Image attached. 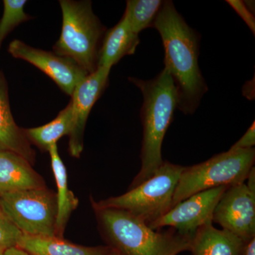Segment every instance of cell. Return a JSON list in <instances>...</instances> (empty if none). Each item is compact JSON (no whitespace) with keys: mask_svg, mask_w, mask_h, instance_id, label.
<instances>
[{"mask_svg":"<svg viewBox=\"0 0 255 255\" xmlns=\"http://www.w3.org/2000/svg\"><path fill=\"white\" fill-rule=\"evenodd\" d=\"M152 27L159 32L164 50V68L173 79L177 108L193 114L208 92L199 66V33L191 28L170 0L163 1Z\"/></svg>","mask_w":255,"mask_h":255,"instance_id":"obj_1","label":"cell"},{"mask_svg":"<svg viewBox=\"0 0 255 255\" xmlns=\"http://www.w3.org/2000/svg\"><path fill=\"white\" fill-rule=\"evenodd\" d=\"M143 97L140 118L143 127L141 168L129 189L138 186L152 175L163 164L162 146L164 135L174 120L177 95L173 79L165 68L149 80L128 78Z\"/></svg>","mask_w":255,"mask_h":255,"instance_id":"obj_2","label":"cell"},{"mask_svg":"<svg viewBox=\"0 0 255 255\" xmlns=\"http://www.w3.org/2000/svg\"><path fill=\"white\" fill-rule=\"evenodd\" d=\"M93 209L107 247L119 255H177L190 249L191 238L170 228L165 231L152 229L122 209Z\"/></svg>","mask_w":255,"mask_h":255,"instance_id":"obj_3","label":"cell"},{"mask_svg":"<svg viewBox=\"0 0 255 255\" xmlns=\"http://www.w3.org/2000/svg\"><path fill=\"white\" fill-rule=\"evenodd\" d=\"M61 33L53 46L57 55L73 60L88 74L97 70L99 52L107 28L92 10L91 1L60 0Z\"/></svg>","mask_w":255,"mask_h":255,"instance_id":"obj_4","label":"cell"},{"mask_svg":"<svg viewBox=\"0 0 255 255\" xmlns=\"http://www.w3.org/2000/svg\"><path fill=\"white\" fill-rule=\"evenodd\" d=\"M184 167L164 161L145 182L121 196L98 202L92 199V207L124 210L149 225L172 209L174 191Z\"/></svg>","mask_w":255,"mask_h":255,"instance_id":"obj_5","label":"cell"},{"mask_svg":"<svg viewBox=\"0 0 255 255\" xmlns=\"http://www.w3.org/2000/svg\"><path fill=\"white\" fill-rule=\"evenodd\" d=\"M254 147L229 150L201 163L184 167L173 196V206L196 193L246 182L254 167Z\"/></svg>","mask_w":255,"mask_h":255,"instance_id":"obj_6","label":"cell"},{"mask_svg":"<svg viewBox=\"0 0 255 255\" xmlns=\"http://www.w3.org/2000/svg\"><path fill=\"white\" fill-rule=\"evenodd\" d=\"M0 206L23 235L56 237L57 196L47 187L0 194Z\"/></svg>","mask_w":255,"mask_h":255,"instance_id":"obj_7","label":"cell"},{"mask_svg":"<svg viewBox=\"0 0 255 255\" xmlns=\"http://www.w3.org/2000/svg\"><path fill=\"white\" fill-rule=\"evenodd\" d=\"M228 187L213 188L189 196L150 223L152 229L170 228L182 236L192 238L197 230L213 223L215 208Z\"/></svg>","mask_w":255,"mask_h":255,"instance_id":"obj_8","label":"cell"},{"mask_svg":"<svg viewBox=\"0 0 255 255\" xmlns=\"http://www.w3.org/2000/svg\"><path fill=\"white\" fill-rule=\"evenodd\" d=\"M213 222L248 244L255 238V190L246 182L228 187L215 208Z\"/></svg>","mask_w":255,"mask_h":255,"instance_id":"obj_9","label":"cell"},{"mask_svg":"<svg viewBox=\"0 0 255 255\" xmlns=\"http://www.w3.org/2000/svg\"><path fill=\"white\" fill-rule=\"evenodd\" d=\"M8 52L14 58L25 60L39 69L70 97L79 82L89 75L70 58L33 48L20 40L11 41Z\"/></svg>","mask_w":255,"mask_h":255,"instance_id":"obj_10","label":"cell"},{"mask_svg":"<svg viewBox=\"0 0 255 255\" xmlns=\"http://www.w3.org/2000/svg\"><path fill=\"white\" fill-rule=\"evenodd\" d=\"M110 67H100L89 74L74 90L71 96L73 107V127L69 134V152L72 157L79 158L84 147L85 127L96 102L100 98L109 83Z\"/></svg>","mask_w":255,"mask_h":255,"instance_id":"obj_11","label":"cell"},{"mask_svg":"<svg viewBox=\"0 0 255 255\" xmlns=\"http://www.w3.org/2000/svg\"><path fill=\"white\" fill-rule=\"evenodd\" d=\"M7 151L22 156L33 164L36 152L32 148L23 128L18 127L10 109L8 84L0 71V152Z\"/></svg>","mask_w":255,"mask_h":255,"instance_id":"obj_12","label":"cell"},{"mask_svg":"<svg viewBox=\"0 0 255 255\" xmlns=\"http://www.w3.org/2000/svg\"><path fill=\"white\" fill-rule=\"evenodd\" d=\"M46 187L32 164L12 152H0V194Z\"/></svg>","mask_w":255,"mask_h":255,"instance_id":"obj_13","label":"cell"},{"mask_svg":"<svg viewBox=\"0 0 255 255\" xmlns=\"http://www.w3.org/2000/svg\"><path fill=\"white\" fill-rule=\"evenodd\" d=\"M246 246L236 235L209 223L191 238L189 251L193 255H245Z\"/></svg>","mask_w":255,"mask_h":255,"instance_id":"obj_14","label":"cell"},{"mask_svg":"<svg viewBox=\"0 0 255 255\" xmlns=\"http://www.w3.org/2000/svg\"><path fill=\"white\" fill-rule=\"evenodd\" d=\"M139 43V35L132 31L124 14L117 25L106 31L99 52L97 68H112L126 55L134 54Z\"/></svg>","mask_w":255,"mask_h":255,"instance_id":"obj_15","label":"cell"},{"mask_svg":"<svg viewBox=\"0 0 255 255\" xmlns=\"http://www.w3.org/2000/svg\"><path fill=\"white\" fill-rule=\"evenodd\" d=\"M18 248L32 255H108L109 247H86L74 244L63 238L22 235Z\"/></svg>","mask_w":255,"mask_h":255,"instance_id":"obj_16","label":"cell"},{"mask_svg":"<svg viewBox=\"0 0 255 255\" xmlns=\"http://www.w3.org/2000/svg\"><path fill=\"white\" fill-rule=\"evenodd\" d=\"M48 152H49L52 169L58 189L56 194L58 212L55 236L58 238H63L65 227L72 213L78 207L79 201L75 194L69 189L66 167L60 158L57 143L50 146Z\"/></svg>","mask_w":255,"mask_h":255,"instance_id":"obj_17","label":"cell"},{"mask_svg":"<svg viewBox=\"0 0 255 255\" xmlns=\"http://www.w3.org/2000/svg\"><path fill=\"white\" fill-rule=\"evenodd\" d=\"M73 127V107L71 102L49 123L41 127L23 128L28 140L42 150L56 144L63 137L68 135Z\"/></svg>","mask_w":255,"mask_h":255,"instance_id":"obj_18","label":"cell"},{"mask_svg":"<svg viewBox=\"0 0 255 255\" xmlns=\"http://www.w3.org/2000/svg\"><path fill=\"white\" fill-rule=\"evenodd\" d=\"M161 0H128L124 15L127 16L132 31L136 34L152 27L156 16L162 7Z\"/></svg>","mask_w":255,"mask_h":255,"instance_id":"obj_19","label":"cell"},{"mask_svg":"<svg viewBox=\"0 0 255 255\" xmlns=\"http://www.w3.org/2000/svg\"><path fill=\"white\" fill-rule=\"evenodd\" d=\"M26 0H4V12L0 19V48L2 42L16 26L31 17L24 11Z\"/></svg>","mask_w":255,"mask_h":255,"instance_id":"obj_20","label":"cell"},{"mask_svg":"<svg viewBox=\"0 0 255 255\" xmlns=\"http://www.w3.org/2000/svg\"><path fill=\"white\" fill-rule=\"evenodd\" d=\"M22 235L0 206V251L17 246Z\"/></svg>","mask_w":255,"mask_h":255,"instance_id":"obj_21","label":"cell"},{"mask_svg":"<svg viewBox=\"0 0 255 255\" xmlns=\"http://www.w3.org/2000/svg\"><path fill=\"white\" fill-rule=\"evenodd\" d=\"M227 2L232 6L233 9L243 18V21L246 23L248 27L250 28V29L255 34V19L254 14L252 13L250 9L247 7L244 1H240V0H230V1H227Z\"/></svg>","mask_w":255,"mask_h":255,"instance_id":"obj_22","label":"cell"},{"mask_svg":"<svg viewBox=\"0 0 255 255\" xmlns=\"http://www.w3.org/2000/svg\"><path fill=\"white\" fill-rule=\"evenodd\" d=\"M255 145V123L252 124L246 133L230 148V150L253 148Z\"/></svg>","mask_w":255,"mask_h":255,"instance_id":"obj_23","label":"cell"},{"mask_svg":"<svg viewBox=\"0 0 255 255\" xmlns=\"http://www.w3.org/2000/svg\"><path fill=\"white\" fill-rule=\"evenodd\" d=\"M2 255H32L30 253H27L18 247H14V248H9L6 250Z\"/></svg>","mask_w":255,"mask_h":255,"instance_id":"obj_24","label":"cell"},{"mask_svg":"<svg viewBox=\"0 0 255 255\" xmlns=\"http://www.w3.org/2000/svg\"><path fill=\"white\" fill-rule=\"evenodd\" d=\"M245 255H255V238L247 244Z\"/></svg>","mask_w":255,"mask_h":255,"instance_id":"obj_25","label":"cell"},{"mask_svg":"<svg viewBox=\"0 0 255 255\" xmlns=\"http://www.w3.org/2000/svg\"><path fill=\"white\" fill-rule=\"evenodd\" d=\"M108 255H119L117 254V253H115V252L112 251V250L110 249V253H109Z\"/></svg>","mask_w":255,"mask_h":255,"instance_id":"obj_26","label":"cell"},{"mask_svg":"<svg viewBox=\"0 0 255 255\" xmlns=\"http://www.w3.org/2000/svg\"><path fill=\"white\" fill-rule=\"evenodd\" d=\"M3 253H4V252L0 251V255H2Z\"/></svg>","mask_w":255,"mask_h":255,"instance_id":"obj_27","label":"cell"}]
</instances>
